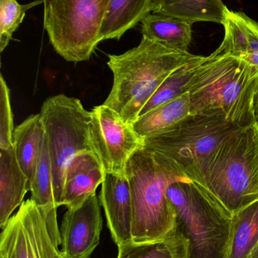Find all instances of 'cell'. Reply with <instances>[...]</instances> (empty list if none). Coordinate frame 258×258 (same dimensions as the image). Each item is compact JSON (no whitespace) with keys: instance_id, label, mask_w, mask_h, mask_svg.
<instances>
[{"instance_id":"6da1fadb","label":"cell","mask_w":258,"mask_h":258,"mask_svg":"<svg viewBox=\"0 0 258 258\" xmlns=\"http://www.w3.org/2000/svg\"><path fill=\"white\" fill-rule=\"evenodd\" d=\"M142 37L137 47L120 55H108L113 86L103 105L132 124L164 81L196 57Z\"/></svg>"},{"instance_id":"7a4b0ae2","label":"cell","mask_w":258,"mask_h":258,"mask_svg":"<svg viewBox=\"0 0 258 258\" xmlns=\"http://www.w3.org/2000/svg\"><path fill=\"white\" fill-rule=\"evenodd\" d=\"M125 175L132 197L133 241H156L173 232L176 217L167 188L173 182L189 179L173 161L144 146L130 158Z\"/></svg>"},{"instance_id":"3957f363","label":"cell","mask_w":258,"mask_h":258,"mask_svg":"<svg viewBox=\"0 0 258 258\" xmlns=\"http://www.w3.org/2000/svg\"><path fill=\"white\" fill-rule=\"evenodd\" d=\"M256 75L245 61L226 55L204 57L188 84L191 114L220 111L240 129L255 126Z\"/></svg>"},{"instance_id":"277c9868","label":"cell","mask_w":258,"mask_h":258,"mask_svg":"<svg viewBox=\"0 0 258 258\" xmlns=\"http://www.w3.org/2000/svg\"><path fill=\"white\" fill-rule=\"evenodd\" d=\"M167 196L174 210L175 228L189 243V258H227L232 214L190 180L173 182Z\"/></svg>"},{"instance_id":"5b68a950","label":"cell","mask_w":258,"mask_h":258,"mask_svg":"<svg viewBox=\"0 0 258 258\" xmlns=\"http://www.w3.org/2000/svg\"><path fill=\"white\" fill-rule=\"evenodd\" d=\"M252 127L225 139L208 157L196 183L232 215L258 200L251 168Z\"/></svg>"},{"instance_id":"8992f818","label":"cell","mask_w":258,"mask_h":258,"mask_svg":"<svg viewBox=\"0 0 258 258\" xmlns=\"http://www.w3.org/2000/svg\"><path fill=\"white\" fill-rule=\"evenodd\" d=\"M238 130L220 111L190 114L170 129L143 139V146L173 161L196 182L211 152Z\"/></svg>"},{"instance_id":"52a82bcc","label":"cell","mask_w":258,"mask_h":258,"mask_svg":"<svg viewBox=\"0 0 258 258\" xmlns=\"http://www.w3.org/2000/svg\"><path fill=\"white\" fill-rule=\"evenodd\" d=\"M40 118L46 133L52 164L55 205H61L66 172L77 155L95 152L91 136L92 113L81 100L64 94L48 98Z\"/></svg>"},{"instance_id":"ba28073f","label":"cell","mask_w":258,"mask_h":258,"mask_svg":"<svg viewBox=\"0 0 258 258\" xmlns=\"http://www.w3.org/2000/svg\"><path fill=\"white\" fill-rule=\"evenodd\" d=\"M109 0H46L44 29L55 52L64 60L90 59L99 43Z\"/></svg>"},{"instance_id":"9c48e42d","label":"cell","mask_w":258,"mask_h":258,"mask_svg":"<svg viewBox=\"0 0 258 258\" xmlns=\"http://www.w3.org/2000/svg\"><path fill=\"white\" fill-rule=\"evenodd\" d=\"M57 209H43L31 199L10 217L0 236V258H68L58 245Z\"/></svg>"},{"instance_id":"30bf717a","label":"cell","mask_w":258,"mask_h":258,"mask_svg":"<svg viewBox=\"0 0 258 258\" xmlns=\"http://www.w3.org/2000/svg\"><path fill=\"white\" fill-rule=\"evenodd\" d=\"M91 113L92 140L105 172L125 173L130 158L143 146V139L109 107L102 104Z\"/></svg>"},{"instance_id":"8fae6325","label":"cell","mask_w":258,"mask_h":258,"mask_svg":"<svg viewBox=\"0 0 258 258\" xmlns=\"http://www.w3.org/2000/svg\"><path fill=\"white\" fill-rule=\"evenodd\" d=\"M102 217L96 194L68 208L61 226V251L68 258H90L100 241Z\"/></svg>"},{"instance_id":"7c38bea8","label":"cell","mask_w":258,"mask_h":258,"mask_svg":"<svg viewBox=\"0 0 258 258\" xmlns=\"http://www.w3.org/2000/svg\"><path fill=\"white\" fill-rule=\"evenodd\" d=\"M99 199L117 247L132 242L134 211L131 188L125 173H106Z\"/></svg>"},{"instance_id":"4fadbf2b","label":"cell","mask_w":258,"mask_h":258,"mask_svg":"<svg viewBox=\"0 0 258 258\" xmlns=\"http://www.w3.org/2000/svg\"><path fill=\"white\" fill-rule=\"evenodd\" d=\"M224 38L213 52L242 60L258 77V23L241 12L226 8L225 11Z\"/></svg>"},{"instance_id":"5bb4252c","label":"cell","mask_w":258,"mask_h":258,"mask_svg":"<svg viewBox=\"0 0 258 258\" xmlns=\"http://www.w3.org/2000/svg\"><path fill=\"white\" fill-rule=\"evenodd\" d=\"M105 174L106 172L96 152L77 155L66 172L61 205L73 208L96 194Z\"/></svg>"},{"instance_id":"9a60e30c","label":"cell","mask_w":258,"mask_h":258,"mask_svg":"<svg viewBox=\"0 0 258 258\" xmlns=\"http://www.w3.org/2000/svg\"><path fill=\"white\" fill-rule=\"evenodd\" d=\"M30 191L29 182L22 171L14 147L0 149V227L7 224L13 211L23 203Z\"/></svg>"},{"instance_id":"2e32d148","label":"cell","mask_w":258,"mask_h":258,"mask_svg":"<svg viewBox=\"0 0 258 258\" xmlns=\"http://www.w3.org/2000/svg\"><path fill=\"white\" fill-rule=\"evenodd\" d=\"M159 0H109L100 31L101 41L120 40L158 9Z\"/></svg>"},{"instance_id":"e0dca14e","label":"cell","mask_w":258,"mask_h":258,"mask_svg":"<svg viewBox=\"0 0 258 258\" xmlns=\"http://www.w3.org/2000/svg\"><path fill=\"white\" fill-rule=\"evenodd\" d=\"M45 139L46 133L40 114L29 116L13 133L16 158L22 171L28 177L30 191Z\"/></svg>"},{"instance_id":"ac0fdd59","label":"cell","mask_w":258,"mask_h":258,"mask_svg":"<svg viewBox=\"0 0 258 258\" xmlns=\"http://www.w3.org/2000/svg\"><path fill=\"white\" fill-rule=\"evenodd\" d=\"M190 114L191 103L187 93L138 117L131 126L143 140L170 129Z\"/></svg>"},{"instance_id":"d6986e66","label":"cell","mask_w":258,"mask_h":258,"mask_svg":"<svg viewBox=\"0 0 258 258\" xmlns=\"http://www.w3.org/2000/svg\"><path fill=\"white\" fill-rule=\"evenodd\" d=\"M226 8L220 0H159L153 14L179 19L191 25L199 22L222 25Z\"/></svg>"},{"instance_id":"ffe728a7","label":"cell","mask_w":258,"mask_h":258,"mask_svg":"<svg viewBox=\"0 0 258 258\" xmlns=\"http://www.w3.org/2000/svg\"><path fill=\"white\" fill-rule=\"evenodd\" d=\"M141 23L143 37L179 52H188L191 42L192 25L179 19L153 13Z\"/></svg>"},{"instance_id":"44dd1931","label":"cell","mask_w":258,"mask_h":258,"mask_svg":"<svg viewBox=\"0 0 258 258\" xmlns=\"http://www.w3.org/2000/svg\"><path fill=\"white\" fill-rule=\"evenodd\" d=\"M117 258H189V243L175 228L161 239L120 246Z\"/></svg>"},{"instance_id":"7402d4cb","label":"cell","mask_w":258,"mask_h":258,"mask_svg":"<svg viewBox=\"0 0 258 258\" xmlns=\"http://www.w3.org/2000/svg\"><path fill=\"white\" fill-rule=\"evenodd\" d=\"M258 243V200L232 215L227 258H249Z\"/></svg>"},{"instance_id":"603a6c76","label":"cell","mask_w":258,"mask_h":258,"mask_svg":"<svg viewBox=\"0 0 258 258\" xmlns=\"http://www.w3.org/2000/svg\"><path fill=\"white\" fill-rule=\"evenodd\" d=\"M203 58L204 56L196 55L192 60L173 72L160 86L155 94L143 107L138 117L144 115L160 105H164L187 93L188 84Z\"/></svg>"},{"instance_id":"cb8c5ba5","label":"cell","mask_w":258,"mask_h":258,"mask_svg":"<svg viewBox=\"0 0 258 258\" xmlns=\"http://www.w3.org/2000/svg\"><path fill=\"white\" fill-rule=\"evenodd\" d=\"M31 200L43 209H57L53 191L52 164L46 138L31 182Z\"/></svg>"},{"instance_id":"d4e9b609","label":"cell","mask_w":258,"mask_h":258,"mask_svg":"<svg viewBox=\"0 0 258 258\" xmlns=\"http://www.w3.org/2000/svg\"><path fill=\"white\" fill-rule=\"evenodd\" d=\"M44 1L21 5L16 0L0 1V52L7 49L13 34L25 19L26 12Z\"/></svg>"},{"instance_id":"484cf974","label":"cell","mask_w":258,"mask_h":258,"mask_svg":"<svg viewBox=\"0 0 258 258\" xmlns=\"http://www.w3.org/2000/svg\"><path fill=\"white\" fill-rule=\"evenodd\" d=\"M0 149L14 147V121L12 109L10 90L4 76L0 77Z\"/></svg>"},{"instance_id":"4316f807","label":"cell","mask_w":258,"mask_h":258,"mask_svg":"<svg viewBox=\"0 0 258 258\" xmlns=\"http://www.w3.org/2000/svg\"><path fill=\"white\" fill-rule=\"evenodd\" d=\"M251 168L255 188L258 191V123L252 127Z\"/></svg>"},{"instance_id":"83f0119b","label":"cell","mask_w":258,"mask_h":258,"mask_svg":"<svg viewBox=\"0 0 258 258\" xmlns=\"http://www.w3.org/2000/svg\"><path fill=\"white\" fill-rule=\"evenodd\" d=\"M253 111H254L255 121L258 123V77L255 80L254 90H253Z\"/></svg>"},{"instance_id":"f1b7e54d","label":"cell","mask_w":258,"mask_h":258,"mask_svg":"<svg viewBox=\"0 0 258 258\" xmlns=\"http://www.w3.org/2000/svg\"><path fill=\"white\" fill-rule=\"evenodd\" d=\"M249 258H258V243L256 247L253 249V251L250 253V257Z\"/></svg>"}]
</instances>
